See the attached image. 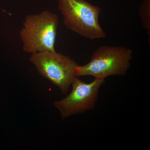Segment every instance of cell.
Here are the masks:
<instances>
[{
  "instance_id": "6da1fadb",
  "label": "cell",
  "mask_w": 150,
  "mask_h": 150,
  "mask_svg": "<svg viewBox=\"0 0 150 150\" xmlns=\"http://www.w3.org/2000/svg\"><path fill=\"white\" fill-rule=\"evenodd\" d=\"M59 24L58 16L48 11L28 15L19 32L23 51L31 54L56 51L55 44Z\"/></svg>"
},
{
  "instance_id": "7a4b0ae2",
  "label": "cell",
  "mask_w": 150,
  "mask_h": 150,
  "mask_svg": "<svg viewBox=\"0 0 150 150\" xmlns=\"http://www.w3.org/2000/svg\"><path fill=\"white\" fill-rule=\"evenodd\" d=\"M65 26L78 35L91 40L106 37L98 22L101 8L85 0H57Z\"/></svg>"
},
{
  "instance_id": "5b68a950",
  "label": "cell",
  "mask_w": 150,
  "mask_h": 150,
  "mask_svg": "<svg viewBox=\"0 0 150 150\" xmlns=\"http://www.w3.org/2000/svg\"><path fill=\"white\" fill-rule=\"evenodd\" d=\"M104 83V79H95L91 82L86 83L77 77L75 78L69 94L54 102V106L59 110L62 119L94 109L100 88Z\"/></svg>"
},
{
  "instance_id": "277c9868",
  "label": "cell",
  "mask_w": 150,
  "mask_h": 150,
  "mask_svg": "<svg viewBox=\"0 0 150 150\" xmlns=\"http://www.w3.org/2000/svg\"><path fill=\"white\" fill-rule=\"evenodd\" d=\"M30 61L39 74L59 88L62 93H67L77 77V63L69 56L56 51L31 54Z\"/></svg>"
},
{
  "instance_id": "8992f818",
  "label": "cell",
  "mask_w": 150,
  "mask_h": 150,
  "mask_svg": "<svg viewBox=\"0 0 150 150\" xmlns=\"http://www.w3.org/2000/svg\"><path fill=\"white\" fill-rule=\"evenodd\" d=\"M139 16L142 25L150 35V0H144L140 5Z\"/></svg>"
},
{
  "instance_id": "3957f363",
  "label": "cell",
  "mask_w": 150,
  "mask_h": 150,
  "mask_svg": "<svg viewBox=\"0 0 150 150\" xmlns=\"http://www.w3.org/2000/svg\"><path fill=\"white\" fill-rule=\"evenodd\" d=\"M132 54L131 49L123 46H100L94 51L89 62L78 65L76 75L105 79L110 76L126 75L131 67Z\"/></svg>"
}]
</instances>
